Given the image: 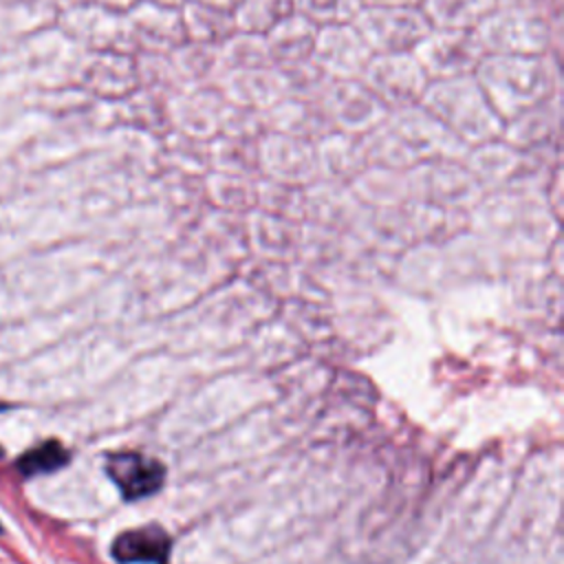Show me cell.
<instances>
[{
	"mask_svg": "<svg viewBox=\"0 0 564 564\" xmlns=\"http://www.w3.org/2000/svg\"><path fill=\"white\" fill-rule=\"evenodd\" d=\"M209 170L258 178V141L216 134L209 139Z\"/></svg>",
	"mask_w": 564,
	"mask_h": 564,
	"instance_id": "obj_27",
	"label": "cell"
},
{
	"mask_svg": "<svg viewBox=\"0 0 564 564\" xmlns=\"http://www.w3.org/2000/svg\"><path fill=\"white\" fill-rule=\"evenodd\" d=\"M352 24L372 55L412 53L432 29L419 7H361Z\"/></svg>",
	"mask_w": 564,
	"mask_h": 564,
	"instance_id": "obj_6",
	"label": "cell"
},
{
	"mask_svg": "<svg viewBox=\"0 0 564 564\" xmlns=\"http://www.w3.org/2000/svg\"><path fill=\"white\" fill-rule=\"evenodd\" d=\"M154 2H161V4H170V7H181L183 2L187 0H154Z\"/></svg>",
	"mask_w": 564,
	"mask_h": 564,
	"instance_id": "obj_40",
	"label": "cell"
},
{
	"mask_svg": "<svg viewBox=\"0 0 564 564\" xmlns=\"http://www.w3.org/2000/svg\"><path fill=\"white\" fill-rule=\"evenodd\" d=\"M421 0H361V7H419Z\"/></svg>",
	"mask_w": 564,
	"mask_h": 564,
	"instance_id": "obj_38",
	"label": "cell"
},
{
	"mask_svg": "<svg viewBox=\"0 0 564 564\" xmlns=\"http://www.w3.org/2000/svg\"><path fill=\"white\" fill-rule=\"evenodd\" d=\"M218 134H229V137H238V139L260 141L264 134H269L267 110L249 108V106H236V104L227 101Z\"/></svg>",
	"mask_w": 564,
	"mask_h": 564,
	"instance_id": "obj_35",
	"label": "cell"
},
{
	"mask_svg": "<svg viewBox=\"0 0 564 564\" xmlns=\"http://www.w3.org/2000/svg\"><path fill=\"white\" fill-rule=\"evenodd\" d=\"M500 137L520 150L562 141V93L507 119Z\"/></svg>",
	"mask_w": 564,
	"mask_h": 564,
	"instance_id": "obj_14",
	"label": "cell"
},
{
	"mask_svg": "<svg viewBox=\"0 0 564 564\" xmlns=\"http://www.w3.org/2000/svg\"><path fill=\"white\" fill-rule=\"evenodd\" d=\"M174 75L181 88L216 86L220 75V53L214 44L183 40L174 51L167 53Z\"/></svg>",
	"mask_w": 564,
	"mask_h": 564,
	"instance_id": "obj_21",
	"label": "cell"
},
{
	"mask_svg": "<svg viewBox=\"0 0 564 564\" xmlns=\"http://www.w3.org/2000/svg\"><path fill=\"white\" fill-rule=\"evenodd\" d=\"M350 189L364 207H403L412 200L408 172L383 165H368Z\"/></svg>",
	"mask_w": 564,
	"mask_h": 564,
	"instance_id": "obj_19",
	"label": "cell"
},
{
	"mask_svg": "<svg viewBox=\"0 0 564 564\" xmlns=\"http://www.w3.org/2000/svg\"><path fill=\"white\" fill-rule=\"evenodd\" d=\"M502 123L531 106L562 93L560 55H485L474 73Z\"/></svg>",
	"mask_w": 564,
	"mask_h": 564,
	"instance_id": "obj_2",
	"label": "cell"
},
{
	"mask_svg": "<svg viewBox=\"0 0 564 564\" xmlns=\"http://www.w3.org/2000/svg\"><path fill=\"white\" fill-rule=\"evenodd\" d=\"M218 53H220V73L234 70V68H249V66L271 64L264 37L242 33V31H236L231 37H227L218 46Z\"/></svg>",
	"mask_w": 564,
	"mask_h": 564,
	"instance_id": "obj_33",
	"label": "cell"
},
{
	"mask_svg": "<svg viewBox=\"0 0 564 564\" xmlns=\"http://www.w3.org/2000/svg\"><path fill=\"white\" fill-rule=\"evenodd\" d=\"M315 35H317V26L308 22L304 15L293 11L262 37H264L271 64L278 66V64H289V62H300L311 57Z\"/></svg>",
	"mask_w": 564,
	"mask_h": 564,
	"instance_id": "obj_22",
	"label": "cell"
},
{
	"mask_svg": "<svg viewBox=\"0 0 564 564\" xmlns=\"http://www.w3.org/2000/svg\"><path fill=\"white\" fill-rule=\"evenodd\" d=\"M269 132H280L317 143L322 137L333 132L317 99H295L282 97L271 108H267Z\"/></svg>",
	"mask_w": 564,
	"mask_h": 564,
	"instance_id": "obj_17",
	"label": "cell"
},
{
	"mask_svg": "<svg viewBox=\"0 0 564 564\" xmlns=\"http://www.w3.org/2000/svg\"><path fill=\"white\" fill-rule=\"evenodd\" d=\"M370 57L372 51L352 22L317 29L311 59L328 79H359Z\"/></svg>",
	"mask_w": 564,
	"mask_h": 564,
	"instance_id": "obj_10",
	"label": "cell"
},
{
	"mask_svg": "<svg viewBox=\"0 0 564 564\" xmlns=\"http://www.w3.org/2000/svg\"><path fill=\"white\" fill-rule=\"evenodd\" d=\"M388 112L421 104L430 84L412 53L372 55L359 77Z\"/></svg>",
	"mask_w": 564,
	"mask_h": 564,
	"instance_id": "obj_8",
	"label": "cell"
},
{
	"mask_svg": "<svg viewBox=\"0 0 564 564\" xmlns=\"http://www.w3.org/2000/svg\"><path fill=\"white\" fill-rule=\"evenodd\" d=\"M370 165L408 172L430 159H463L467 148L421 104L388 112L361 137Z\"/></svg>",
	"mask_w": 564,
	"mask_h": 564,
	"instance_id": "obj_1",
	"label": "cell"
},
{
	"mask_svg": "<svg viewBox=\"0 0 564 564\" xmlns=\"http://www.w3.org/2000/svg\"><path fill=\"white\" fill-rule=\"evenodd\" d=\"M132 53L167 55L185 40L181 7L137 0L126 13Z\"/></svg>",
	"mask_w": 564,
	"mask_h": 564,
	"instance_id": "obj_12",
	"label": "cell"
},
{
	"mask_svg": "<svg viewBox=\"0 0 564 564\" xmlns=\"http://www.w3.org/2000/svg\"><path fill=\"white\" fill-rule=\"evenodd\" d=\"M161 170L187 176H205L209 172V141L170 130L159 139Z\"/></svg>",
	"mask_w": 564,
	"mask_h": 564,
	"instance_id": "obj_24",
	"label": "cell"
},
{
	"mask_svg": "<svg viewBox=\"0 0 564 564\" xmlns=\"http://www.w3.org/2000/svg\"><path fill=\"white\" fill-rule=\"evenodd\" d=\"M256 183L258 178L223 174L209 170L203 176L205 198L227 212H253L256 209Z\"/></svg>",
	"mask_w": 564,
	"mask_h": 564,
	"instance_id": "obj_28",
	"label": "cell"
},
{
	"mask_svg": "<svg viewBox=\"0 0 564 564\" xmlns=\"http://www.w3.org/2000/svg\"><path fill=\"white\" fill-rule=\"evenodd\" d=\"M115 106H119L121 110L123 126H128L134 132L161 139L172 130L170 97L165 95L137 86L132 93L115 101Z\"/></svg>",
	"mask_w": 564,
	"mask_h": 564,
	"instance_id": "obj_20",
	"label": "cell"
},
{
	"mask_svg": "<svg viewBox=\"0 0 564 564\" xmlns=\"http://www.w3.org/2000/svg\"><path fill=\"white\" fill-rule=\"evenodd\" d=\"M170 546L172 542L167 533L161 527L150 524V527L121 533L112 542V555L123 564H132V562L152 564V562H163L170 553Z\"/></svg>",
	"mask_w": 564,
	"mask_h": 564,
	"instance_id": "obj_29",
	"label": "cell"
},
{
	"mask_svg": "<svg viewBox=\"0 0 564 564\" xmlns=\"http://www.w3.org/2000/svg\"><path fill=\"white\" fill-rule=\"evenodd\" d=\"M196 2H205V4H214V7H223V9H234L238 0H196Z\"/></svg>",
	"mask_w": 564,
	"mask_h": 564,
	"instance_id": "obj_39",
	"label": "cell"
},
{
	"mask_svg": "<svg viewBox=\"0 0 564 564\" xmlns=\"http://www.w3.org/2000/svg\"><path fill=\"white\" fill-rule=\"evenodd\" d=\"M68 463V452L57 443V441H46L29 452H24L18 458V469L24 476H35V474H46L64 467Z\"/></svg>",
	"mask_w": 564,
	"mask_h": 564,
	"instance_id": "obj_37",
	"label": "cell"
},
{
	"mask_svg": "<svg viewBox=\"0 0 564 564\" xmlns=\"http://www.w3.org/2000/svg\"><path fill=\"white\" fill-rule=\"evenodd\" d=\"M225 106L227 99L216 86L183 88L170 99L172 130L209 141L220 132Z\"/></svg>",
	"mask_w": 564,
	"mask_h": 564,
	"instance_id": "obj_13",
	"label": "cell"
},
{
	"mask_svg": "<svg viewBox=\"0 0 564 564\" xmlns=\"http://www.w3.org/2000/svg\"><path fill=\"white\" fill-rule=\"evenodd\" d=\"M181 20L185 29V40L220 46L227 37L236 33V22L231 9L187 0L181 4Z\"/></svg>",
	"mask_w": 564,
	"mask_h": 564,
	"instance_id": "obj_23",
	"label": "cell"
},
{
	"mask_svg": "<svg viewBox=\"0 0 564 564\" xmlns=\"http://www.w3.org/2000/svg\"><path fill=\"white\" fill-rule=\"evenodd\" d=\"M474 33L487 55L562 53V20H553L522 4L498 2Z\"/></svg>",
	"mask_w": 564,
	"mask_h": 564,
	"instance_id": "obj_4",
	"label": "cell"
},
{
	"mask_svg": "<svg viewBox=\"0 0 564 564\" xmlns=\"http://www.w3.org/2000/svg\"><path fill=\"white\" fill-rule=\"evenodd\" d=\"M412 55L430 82H441L474 75L487 53L474 31L430 29Z\"/></svg>",
	"mask_w": 564,
	"mask_h": 564,
	"instance_id": "obj_7",
	"label": "cell"
},
{
	"mask_svg": "<svg viewBox=\"0 0 564 564\" xmlns=\"http://www.w3.org/2000/svg\"><path fill=\"white\" fill-rule=\"evenodd\" d=\"M134 68H137V86L145 90H154L165 97H174L181 93V84L174 75L172 62L167 55L161 53H134Z\"/></svg>",
	"mask_w": 564,
	"mask_h": 564,
	"instance_id": "obj_34",
	"label": "cell"
},
{
	"mask_svg": "<svg viewBox=\"0 0 564 564\" xmlns=\"http://www.w3.org/2000/svg\"><path fill=\"white\" fill-rule=\"evenodd\" d=\"M280 84H282V95L284 97H295V99H319L324 88L328 86V77L324 70L311 59H300V62H289V64H278L275 66Z\"/></svg>",
	"mask_w": 564,
	"mask_h": 564,
	"instance_id": "obj_32",
	"label": "cell"
},
{
	"mask_svg": "<svg viewBox=\"0 0 564 564\" xmlns=\"http://www.w3.org/2000/svg\"><path fill=\"white\" fill-rule=\"evenodd\" d=\"M361 0H293V11L319 26L352 22L359 13Z\"/></svg>",
	"mask_w": 564,
	"mask_h": 564,
	"instance_id": "obj_36",
	"label": "cell"
},
{
	"mask_svg": "<svg viewBox=\"0 0 564 564\" xmlns=\"http://www.w3.org/2000/svg\"><path fill=\"white\" fill-rule=\"evenodd\" d=\"M498 0H421L419 9L432 29L474 31L496 7Z\"/></svg>",
	"mask_w": 564,
	"mask_h": 564,
	"instance_id": "obj_26",
	"label": "cell"
},
{
	"mask_svg": "<svg viewBox=\"0 0 564 564\" xmlns=\"http://www.w3.org/2000/svg\"><path fill=\"white\" fill-rule=\"evenodd\" d=\"M106 471L128 500L152 496L159 491L165 478L163 465L139 452L110 454L106 460Z\"/></svg>",
	"mask_w": 564,
	"mask_h": 564,
	"instance_id": "obj_18",
	"label": "cell"
},
{
	"mask_svg": "<svg viewBox=\"0 0 564 564\" xmlns=\"http://www.w3.org/2000/svg\"><path fill=\"white\" fill-rule=\"evenodd\" d=\"M291 13L293 0H238L231 9L236 31L251 35H267Z\"/></svg>",
	"mask_w": 564,
	"mask_h": 564,
	"instance_id": "obj_31",
	"label": "cell"
},
{
	"mask_svg": "<svg viewBox=\"0 0 564 564\" xmlns=\"http://www.w3.org/2000/svg\"><path fill=\"white\" fill-rule=\"evenodd\" d=\"M216 88L227 101L236 106L260 108V110L271 108L275 101L284 97L282 84L273 64L225 70L218 75Z\"/></svg>",
	"mask_w": 564,
	"mask_h": 564,
	"instance_id": "obj_15",
	"label": "cell"
},
{
	"mask_svg": "<svg viewBox=\"0 0 564 564\" xmlns=\"http://www.w3.org/2000/svg\"><path fill=\"white\" fill-rule=\"evenodd\" d=\"M317 101L335 132L355 137H364L388 115L361 79H330Z\"/></svg>",
	"mask_w": 564,
	"mask_h": 564,
	"instance_id": "obj_9",
	"label": "cell"
},
{
	"mask_svg": "<svg viewBox=\"0 0 564 564\" xmlns=\"http://www.w3.org/2000/svg\"><path fill=\"white\" fill-rule=\"evenodd\" d=\"M258 167L262 178L308 187L317 181L315 143L269 132L258 141Z\"/></svg>",
	"mask_w": 564,
	"mask_h": 564,
	"instance_id": "obj_11",
	"label": "cell"
},
{
	"mask_svg": "<svg viewBox=\"0 0 564 564\" xmlns=\"http://www.w3.org/2000/svg\"><path fill=\"white\" fill-rule=\"evenodd\" d=\"M421 106L432 112L467 150L498 139L502 119L474 75L430 82Z\"/></svg>",
	"mask_w": 564,
	"mask_h": 564,
	"instance_id": "obj_3",
	"label": "cell"
},
{
	"mask_svg": "<svg viewBox=\"0 0 564 564\" xmlns=\"http://www.w3.org/2000/svg\"><path fill=\"white\" fill-rule=\"evenodd\" d=\"M317 178L350 185L370 163L361 137L346 132H328L315 143Z\"/></svg>",
	"mask_w": 564,
	"mask_h": 564,
	"instance_id": "obj_16",
	"label": "cell"
},
{
	"mask_svg": "<svg viewBox=\"0 0 564 564\" xmlns=\"http://www.w3.org/2000/svg\"><path fill=\"white\" fill-rule=\"evenodd\" d=\"M256 209L289 218V220H304L306 216V187L271 181L258 176L256 183Z\"/></svg>",
	"mask_w": 564,
	"mask_h": 564,
	"instance_id": "obj_30",
	"label": "cell"
},
{
	"mask_svg": "<svg viewBox=\"0 0 564 564\" xmlns=\"http://www.w3.org/2000/svg\"><path fill=\"white\" fill-rule=\"evenodd\" d=\"M410 198L458 212H471L485 196L463 159H430L408 170Z\"/></svg>",
	"mask_w": 564,
	"mask_h": 564,
	"instance_id": "obj_5",
	"label": "cell"
},
{
	"mask_svg": "<svg viewBox=\"0 0 564 564\" xmlns=\"http://www.w3.org/2000/svg\"><path fill=\"white\" fill-rule=\"evenodd\" d=\"M90 77L101 95L110 101H119L137 88L134 55L123 51H99L90 66Z\"/></svg>",
	"mask_w": 564,
	"mask_h": 564,
	"instance_id": "obj_25",
	"label": "cell"
}]
</instances>
